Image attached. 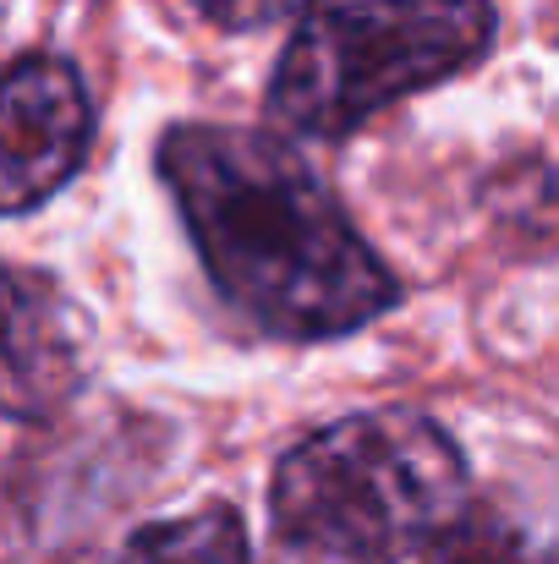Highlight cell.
<instances>
[{
  "instance_id": "obj_7",
  "label": "cell",
  "mask_w": 559,
  "mask_h": 564,
  "mask_svg": "<svg viewBox=\"0 0 559 564\" xmlns=\"http://www.w3.org/2000/svg\"><path fill=\"white\" fill-rule=\"evenodd\" d=\"M428 564H549V554L522 521L499 510H466V521L428 549Z\"/></svg>"
},
{
  "instance_id": "obj_3",
  "label": "cell",
  "mask_w": 559,
  "mask_h": 564,
  "mask_svg": "<svg viewBox=\"0 0 559 564\" xmlns=\"http://www.w3.org/2000/svg\"><path fill=\"white\" fill-rule=\"evenodd\" d=\"M494 33V0H352L313 11L275 61L269 116L335 143L395 99L477 66Z\"/></svg>"
},
{
  "instance_id": "obj_2",
  "label": "cell",
  "mask_w": 559,
  "mask_h": 564,
  "mask_svg": "<svg viewBox=\"0 0 559 564\" xmlns=\"http://www.w3.org/2000/svg\"><path fill=\"white\" fill-rule=\"evenodd\" d=\"M269 516L291 549L395 564L466 521V460L411 405L352 411L280 455Z\"/></svg>"
},
{
  "instance_id": "obj_1",
  "label": "cell",
  "mask_w": 559,
  "mask_h": 564,
  "mask_svg": "<svg viewBox=\"0 0 559 564\" xmlns=\"http://www.w3.org/2000/svg\"><path fill=\"white\" fill-rule=\"evenodd\" d=\"M154 165L214 291L252 329L341 340L400 302L395 274L291 143L252 127L182 121L160 138Z\"/></svg>"
},
{
  "instance_id": "obj_6",
  "label": "cell",
  "mask_w": 559,
  "mask_h": 564,
  "mask_svg": "<svg viewBox=\"0 0 559 564\" xmlns=\"http://www.w3.org/2000/svg\"><path fill=\"white\" fill-rule=\"evenodd\" d=\"M121 564H252L247 527L230 505H203L176 521H154L132 532Z\"/></svg>"
},
{
  "instance_id": "obj_8",
  "label": "cell",
  "mask_w": 559,
  "mask_h": 564,
  "mask_svg": "<svg viewBox=\"0 0 559 564\" xmlns=\"http://www.w3.org/2000/svg\"><path fill=\"white\" fill-rule=\"evenodd\" d=\"M203 17H214L219 28H264V22H280L291 11H308L313 0H192Z\"/></svg>"
},
{
  "instance_id": "obj_5",
  "label": "cell",
  "mask_w": 559,
  "mask_h": 564,
  "mask_svg": "<svg viewBox=\"0 0 559 564\" xmlns=\"http://www.w3.org/2000/svg\"><path fill=\"white\" fill-rule=\"evenodd\" d=\"M6 411L11 422L44 416L77 383V329L66 302L33 269L6 274Z\"/></svg>"
},
{
  "instance_id": "obj_4",
  "label": "cell",
  "mask_w": 559,
  "mask_h": 564,
  "mask_svg": "<svg viewBox=\"0 0 559 564\" xmlns=\"http://www.w3.org/2000/svg\"><path fill=\"white\" fill-rule=\"evenodd\" d=\"M94 143V105L72 61L17 55L0 88V203L28 214L66 187Z\"/></svg>"
}]
</instances>
